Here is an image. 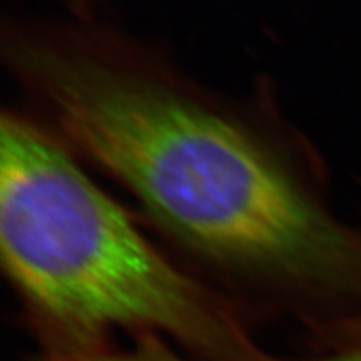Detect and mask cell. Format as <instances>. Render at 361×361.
Here are the masks:
<instances>
[{
    "label": "cell",
    "instance_id": "6",
    "mask_svg": "<svg viewBox=\"0 0 361 361\" xmlns=\"http://www.w3.org/2000/svg\"><path fill=\"white\" fill-rule=\"evenodd\" d=\"M356 345H361V333H360V336H358V341H356Z\"/></svg>",
    "mask_w": 361,
    "mask_h": 361
},
{
    "label": "cell",
    "instance_id": "1",
    "mask_svg": "<svg viewBox=\"0 0 361 361\" xmlns=\"http://www.w3.org/2000/svg\"><path fill=\"white\" fill-rule=\"evenodd\" d=\"M2 57L27 114L119 184L197 276L243 308L355 335L361 231L333 213L319 157L268 89L218 92L96 17L8 20Z\"/></svg>",
    "mask_w": 361,
    "mask_h": 361
},
{
    "label": "cell",
    "instance_id": "5",
    "mask_svg": "<svg viewBox=\"0 0 361 361\" xmlns=\"http://www.w3.org/2000/svg\"><path fill=\"white\" fill-rule=\"evenodd\" d=\"M72 8V16L79 19H90L94 17V8H96V0H67Z\"/></svg>",
    "mask_w": 361,
    "mask_h": 361
},
{
    "label": "cell",
    "instance_id": "4",
    "mask_svg": "<svg viewBox=\"0 0 361 361\" xmlns=\"http://www.w3.org/2000/svg\"><path fill=\"white\" fill-rule=\"evenodd\" d=\"M310 361H361V345H350L336 353Z\"/></svg>",
    "mask_w": 361,
    "mask_h": 361
},
{
    "label": "cell",
    "instance_id": "3",
    "mask_svg": "<svg viewBox=\"0 0 361 361\" xmlns=\"http://www.w3.org/2000/svg\"><path fill=\"white\" fill-rule=\"evenodd\" d=\"M40 361H200L156 335L133 336L129 345H116L114 340L87 348L44 353Z\"/></svg>",
    "mask_w": 361,
    "mask_h": 361
},
{
    "label": "cell",
    "instance_id": "2",
    "mask_svg": "<svg viewBox=\"0 0 361 361\" xmlns=\"http://www.w3.org/2000/svg\"><path fill=\"white\" fill-rule=\"evenodd\" d=\"M0 258L44 353L121 331L161 336L200 361H279L241 305L152 241L22 109L0 123Z\"/></svg>",
    "mask_w": 361,
    "mask_h": 361
}]
</instances>
